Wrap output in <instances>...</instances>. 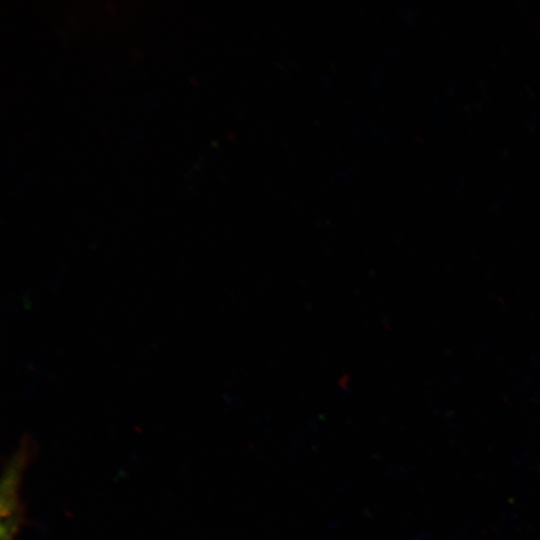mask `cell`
I'll return each instance as SVG.
<instances>
[{
    "instance_id": "cell-1",
    "label": "cell",
    "mask_w": 540,
    "mask_h": 540,
    "mask_svg": "<svg viewBox=\"0 0 540 540\" xmlns=\"http://www.w3.org/2000/svg\"><path fill=\"white\" fill-rule=\"evenodd\" d=\"M32 448L28 441L22 442L19 450L10 459L4 472L1 483V516L9 517L22 513L23 508L17 499V490L20 485L23 472L29 463Z\"/></svg>"
}]
</instances>
